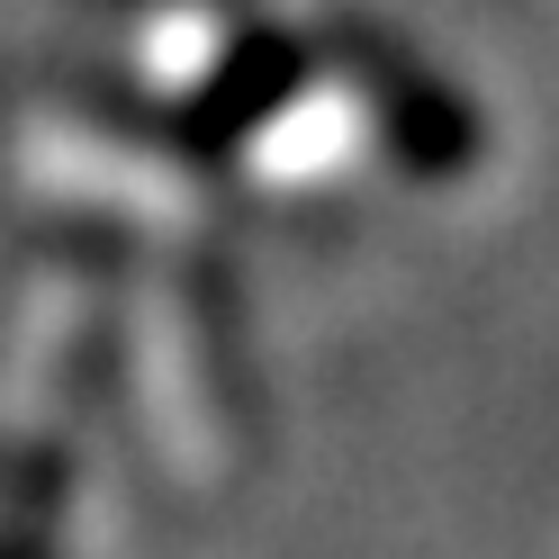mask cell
I'll use <instances>...</instances> for the list:
<instances>
[{
	"instance_id": "cell-1",
	"label": "cell",
	"mask_w": 559,
	"mask_h": 559,
	"mask_svg": "<svg viewBox=\"0 0 559 559\" xmlns=\"http://www.w3.org/2000/svg\"><path fill=\"white\" fill-rule=\"evenodd\" d=\"M343 73L361 82V135L379 154H397L406 171H461L478 154V127L461 109V91L442 73H425L415 55H397L389 37H370V27H343Z\"/></svg>"
}]
</instances>
